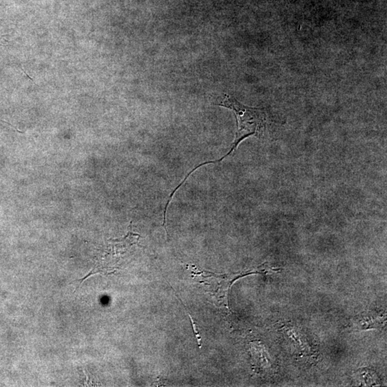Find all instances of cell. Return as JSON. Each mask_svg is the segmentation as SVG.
Listing matches in <instances>:
<instances>
[{"mask_svg": "<svg viewBox=\"0 0 387 387\" xmlns=\"http://www.w3.org/2000/svg\"><path fill=\"white\" fill-rule=\"evenodd\" d=\"M217 105L232 110L235 114L237 123L235 139H234L229 152L224 157L218 160L210 161V162H206L204 163L199 164L187 174L185 179H188L191 174L195 172L199 167H202L205 164L218 163V162L223 160L226 157L230 155L234 151H235L239 144L244 139L252 137V136L259 137L262 134L263 131L266 128L267 115L263 108L246 106L242 103H239L234 97L227 94L225 95L224 99Z\"/></svg>", "mask_w": 387, "mask_h": 387, "instance_id": "obj_1", "label": "cell"}, {"mask_svg": "<svg viewBox=\"0 0 387 387\" xmlns=\"http://www.w3.org/2000/svg\"><path fill=\"white\" fill-rule=\"evenodd\" d=\"M385 322V318L383 316H376L372 317L371 316H365L358 320L355 326L360 330L368 329V328H379L383 326Z\"/></svg>", "mask_w": 387, "mask_h": 387, "instance_id": "obj_2", "label": "cell"}, {"mask_svg": "<svg viewBox=\"0 0 387 387\" xmlns=\"http://www.w3.org/2000/svg\"><path fill=\"white\" fill-rule=\"evenodd\" d=\"M2 40H3V38H0V41H1ZM1 45H3L0 44V46H1Z\"/></svg>", "mask_w": 387, "mask_h": 387, "instance_id": "obj_3", "label": "cell"}]
</instances>
